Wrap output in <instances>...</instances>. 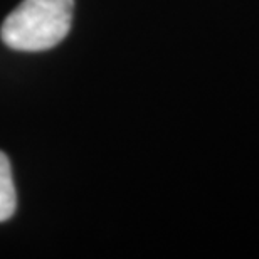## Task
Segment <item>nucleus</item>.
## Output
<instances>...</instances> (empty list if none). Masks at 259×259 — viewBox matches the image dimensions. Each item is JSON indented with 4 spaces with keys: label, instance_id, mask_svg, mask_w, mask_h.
<instances>
[{
    "label": "nucleus",
    "instance_id": "obj_1",
    "mask_svg": "<svg viewBox=\"0 0 259 259\" xmlns=\"http://www.w3.org/2000/svg\"><path fill=\"white\" fill-rule=\"evenodd\" d=\"M74 0H24L0 27L4 44L14 51L53 49L71 29Z\"/></svg>",
    "mask_w": 259,
    "mask_h": 259
},
{
    "label": "nucleus",
    "instance_id": "obj_2",
    "mask_svg": "<svg viewBox=\"0 0 259 259\" xmlns=\"http://www.w3.org/2000/svg\"><path fill=\"white\" fill-rule=\"evenodd\" d=\"M17 207V194H15L12 168L7 155L0 152V222L9 221Z\"/></svg>",
    "mask_w": 259,
    "mask_h": 259
}]
</instances>
